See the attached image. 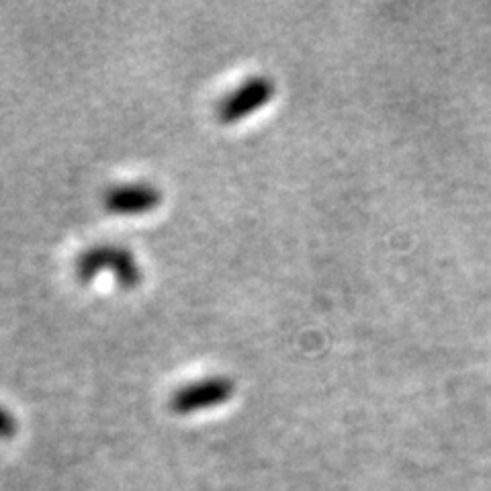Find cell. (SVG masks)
I'll return each mask as SVG.
<instances>
[{"label":"cell","mask_w":491,"mask_h":491,"mask_svg":"<svg viewBox=\"0 0 491 491\" xmlns=\"http://www.w3.org/2000/svg\"><path fill=\"white\" fill-rule=\"evenodd\" d=\"M274 96V82L266 76H252L238 88L221 98L218 104V117L221 123H238L250 117L254 111L265 107Z\"/></svg>","instance_id":"2"},{"label":"cell","mask_w":491,"mask_h":491,"mask_svg":"<svg viewBox=\"0 0 491 491\" xmlns=\"http://www.w3.org/2000/svg\"><path fill=\"white\" fill-rule=\"evenodd\" d=\"M17 432V422L3 405H0V438H11Z\"/></svg>","instance_id":"5"},{"label":"cell","mask_w":491,"mask_h":491,"mask_svg":"<svg viewBox=\"0 0 491 491\" xmlns=\"http://www.w3.org/2000/svg\"><path fill=\"white\" fill-rule=\"evenodd\" d=\"M234 383L226 377H209L203 381H196L174 391L170 397V408L176 414H195V411L215 408V405L226 403L234 395Z\"/></svg>","instance_id":"3"},{"label":"cell","mask_w":491,"mask_h":491,"mask_svg":"<svg viewBox=\"0 0 491 491\" xmlns=\"http://www.w3.org/2000/svg\"><path fill=\"white\" fill-rule=\"evenodd\" d=\"M74 271L81 283H90L103 271L113 272L123 289H134L142 283V268L137 265V258L134 252L119 244H96L88 248L76 258Z\"/></svg>","instance_id":"1"},{"label":"cell","mask_w":491,"mask_h":491,"mask_svg":"<svg viewBox=\"0 0 491 491\" xmlns=\"http://www.w3.org/2000/svg\"><path fill=\"white\" fill-rule=\"evenodd\" d=\"M162 193L150 182H131L109 188L104 207L117 215H142L160 205Z\"/></svg>","instance_id":"4"}]
</instances>
